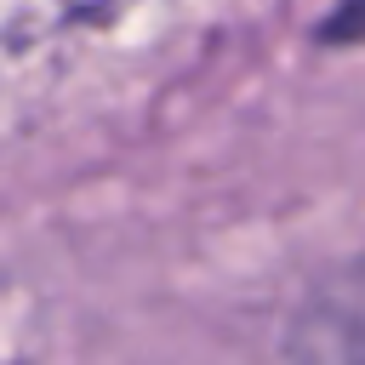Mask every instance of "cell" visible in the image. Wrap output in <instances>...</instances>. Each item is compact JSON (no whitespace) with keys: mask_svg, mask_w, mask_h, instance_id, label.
Listing matches in <instances>:
<instances>
[{"mask_svg":"<svg viewBox=\"0 0 365 365\" xmlns=\"http://www.w3.org/2000/svg\"><path fill=\"white\" fill-rule=\"evenodd\" d=\"M291 365H365V268L325 279L291 319Z\"/></svg>","mask_w":365,"mask_h":365,"instance_id":"cell-1","label":"cell"}]
</instances>
